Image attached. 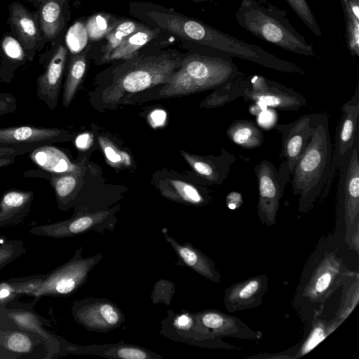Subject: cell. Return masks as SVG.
<instances>
[{"label": "cell", "mask_w": 359, "mask_h": 359, "mask_svg": "<svg viewBox=\"0 0 359 359\" xmlns=\"http://www.w3.org/2000/svg\"><path fill=\"white\" fill-rule=\"evenodd\" d=\"M332 146L328 116L320 113L313 133L292 172V188L299 209L308 210L320 196L330 170Z\"/></svg>", "instance_id": "cell-1"}, {"label": "cell", "mask_w": 359, "mask_h": 359, "mask_svg": "<svg viewBox=\"0 0 359 359\" xmlns=\"http://www.w3.org/2000/svg\"><path fill=\"white\" fill-rule=\"evenodd\" d=\"M232 57L194 53L183 57L180 67L158 92L160 98L185 96L222 87L238 74Z\"/></svg>", "instance_id": "cell-2"}, {"label": "cell", "mask_w": 359, "mask_h": 359, "mask_svg": "<svg viewBox=\"0 0 359 359\" xmlns=\"http://www.w3.org/2000/svg\"><path fill=\"white\" fill-rule=\"evenodd\" d=\"M237 24L252 35L287 51L315 56L312 43L292 26L287 12L263 0H242L235 14Z\"/></svg>", "instance_id": "cell-3"}, {"label": "cell", "mask_w": 359, "mask_h": 359, "mask_svg": "<svg viewBox=\"0 0 359 359\" xmlns=\"http://www.w3.org/2000/svg\"><path fill=\"white\" fill-rule=\"evenodd\" d=\"M183 57L176 53L137 58L123 67L102 93L103 104L116 107L133 94L165 83L180 67Z\"/></svg>", "instance_id": "cell-4"}, {"label": "cell", "mask_w": 359, "mask_h": 359, "mask_svg": "<svg viewBox=\"0 0 359 359\" xmlns=\"http://www.w3.org/2000/svg\"><path fill=\"white\" fill-rule=\"evenodd\" d=\"M81 250L79 248L69 262L49 273L16 279L9 283L17 294H27L35 297L69 294L86 281L89 272L102 258L101 253L82 258Z\"/></svg>", "instance_id": "cell-5"}, {"label": "cell", "mask_w": 359, "mask_h": 359, "mask_svg": "<svg viewBox=\"0 0 359 359\" xmlns=\"http://www.w3.org/2000/svg\"><path fill=\"white\" fill-rule=\"evenodd\" d=\"M254 171L258 187V217L262 224L273 225L292 172L285 160L278 168L271 161L262 160L255 166Z\"/></svg>", "instance_id": "cell-6"}, {"label": "cell", "mask_w": 359, "mask_h": 359, "mask_svg": "<svg viewBox=\"0 0 359 359\" xmlns=\"http://www.w3.org/2000/svg\"><path fill=\"white\" fill-rule=\"evenodd\" d=\"M62 129L20 126L0 128V156H18L56 142L68 140Z\"/></svg>", "instance_id": "cell-7"}, {"label": "cell", "mask_w": 359, "mask_h": 359, "mask_svg": "<svg viewBox=\"0 0 359 359\" xmlns=\"http://www.w3.org/2000/svg\"><path fill=\"white\" fill-rule=\"evenodd\" d=\"M116 209L74 214L71 218L58 222L36 225L29 232L36 236L51 238H67L87 231H113L116 222Z\"/></svg>", "instance_id": "cell-8"}, {"label": "cell", "mask_w": 359, "mask_h": 359, "mask_svg": "<svg viewBox=\"0 0 359 359\" xmlns=\"http://www.w3.org/2000/svg\"><path fill=\"white\" fill-rule=\"evenodd\" d=\"M243 97L245 101L278 110L296 111L306 104L299 92L260 75L249 78Z\"/></svg>", "instance_id": "cell-9"}, {"label": "cell", "mask_w": 359, "mask_h": 359, "mask_svg": "<svg viewBox=\"0 0 359 359\" xmlns=\"http://www.w3.org/2000/svg\"><path fill=\"white\" fill-rule=\"evenodd\" d=\"M341 116L336 129L334 143L332 146L331 166L327 182L321 193H328L334 174L338 170L342 157L353 147L359 137L358 126L359 119V83L353 95L341 107Z\"/></svg>", "instance_id": "cell-10"}, {"label": "cell", "mask_w": 359, "mask_h": 359, "mask_svg": "<svg viewBox=\"0 0 359 359\" xmlns=\"http://www.w3.org/2000/svg\"><path fill=\"white\" fill-rule=\"evenodd\" d=\"M72 313L79 323L90 331L108 332L119 327L124 321L121 309L104 299L75 302Z\"/></svg>", "instance_id": "cell-11"}, {"label": "cell", "mask_w": 359, "mask_h": 359, "mask_svg": "<svg viewBox=\"0 0 359 359\" xmlns=\"http://www.w3.org/2000/svg\"><path fill=\"white\" fill-rule=\"evenodd\" d=\"M320 115L305 114L291 123L275 125L274 128L282 137L280 158L286 161L291 172L302 155Z\"/></svg>", "instance_id": "cell-12"}, {"label": "cell", "mask_w": 359, "mask_h": 359, "mask_svg": "<svg viewBox=\"0 0 359 359\" xmlns=\"http://www.w3.org/2000/svg\"><path fill=\"white\" fill-rule=\"evenodd\" d=\"M182 156L195 174L205 184H222L228 177L236 157L226 149H222L219 155L207 156L181 151Z\"/></svg>", "instance_id": "cell-13"}, {"label": "cell", "mask_w": 359, "mask_h": 359, "mask_svg": "<svg viewBox=\"0 0 359 359\" xmlns=\"http://www.w3.org/2000/svg\"><path fill=\"white\" fill-rule=\"evenodd\" d=\"M342 263L334 254L327 255L319 263L304 290L312 302L327 297L338 285L344 276Z\"/></svg>", "instance_id": "cell-14"}, {"label": "cell", "mask_w": 359, "mask_h": 359, "mask_svg": "<svg viewBox=\"0 0 359 359\" xmlns=\"http://www.w3.org/2000/svg\"><path fill=\"white\" fill-rule=\"evenodd\" d=\"M268 288L266 275L256 276L229 286L224 292V304L229 312L257 307L262 302Z\"/></svg>", "instance_id": "cell-15"}, {"label": "cell", "mask_w": 359, "mask_h": 359, "mask_svg": "<svg viewBox=\"0 0 359 359\" xmlns=\"http://www.w3.org/2000/svg\"><path fill=\"white\" fill-rule=\"evenodd\" d=\"M194 320L213 337L258 339L255 332L238 318L216 310H207L194 316Z\"/></svg>", "instance_id": "cell-16"}, {"label": "cell", "mask_w": 359, "mask_h": 359, "mask_svg": "<svg viewBox=\"0 0 359 359\" xmlns=\"http://www.w3.org/2000/svg\"><path fill=\"white\" fill-rule=\"evenodd\" d=\"M67 49L59 46L53 53L45 72L37 79V95L51 110L57 105Z\"/></svg>", "instance_id": "cell-17"}, {"label": "cell", "mask_w": 359, "mask_h": 359, "mask_svg": "<svg viewBox=\"0 0 359 359\" xmlns=\"http://www.w3.org/2000/svg\"><path fill=\"white\" fill-rule=\"evenodd\" d=\"M164 238L171 245L182 262L204 278L215 282L220 281V274L213 261L189 243L181 245L162 229Z\"/></svg>", "instance_id": "cell-18"}, {"label": "cell", "mask_w": 359, "mask_h": 359, "mask_svg": "<svg viewBox=\"0 0 359 359\" xmlns=\"http://www.w3.org/2000/svg\"><path fill=\"white\" fill-rule=\"evenodd\" d=\"M7 316L22 330L32 332L39 337L46 345L50 359L60 353L61 346L56 337L53 336L44 327L39 317L34 312L25 309L8 308L4 306Z\"/></svg>", "instance_id": "cell-19"}, {"label": "cell", "mask_w": 359, "mask_h": 359, "mask_svg": "<svg viewBox=\"0 0 359 359\" xmlns=\"http://www.w3.org/2000/svg\"><path fill=\"white\" fill-rule=\"evenodd\" d=\"M34 200V192L10 190L0 201V226L18 225L28 215Z\"/></svg>", "instance_id": "cell-20"}, {"label": "cell", "mask_w": 359, "mask_h": 359, "mask_svg": "<svg viewBox=\"0 0 359 359\" xmlns=\"http://www.w3.org/2000/svg\"><path fill=\"white\" fill-rule=\"evenodd\" d=\"M10 20L25 50H32L40 38L38 23L23 5L14 2L10 6Z\"/></svg>", "instance_id": "cell-21"}, {"label": "cell", "mask_w": 359, "mask_h": 359, "mask_svg": "<svg viewBox=\"0 0 359 359\" xmlns=\"http://www.w3.org/2000/svg\"><path fill=\"white\" fill-rule=\"evenodd\" d=\"M158 189L168 199L197 206L206 205L210 199L207 190L175 179H165L159 182Z\"/></svg>", "instance_id": "cell-22"}, {"label": "cell", "mask_w": 359, "mask_h": 359, "mask_svg": "<svg viewBox=\"0 0 359 359\" xmlns=\"http://www.w3.org/2000/svg\"><path fill=\"white\" fill-rule=\"evenodd\" d=\"M30 157L38 166L52 174L84 171L83 166L74 163L64 152L49 144L32 151Z\"/></svg>", "instance_id": "cell-23"}, {"label": "cell", "mask_w": 359, "mask_h": 359, "mask_svg": "<svg viewBox=\"0 0 359 359\" xmlns=\"http://www.w3.org/2000/svg\"><path fill=\"white\" fill-rule=\"evenodd\" d=\"M226 134L233 144L246 149L262 145L264 136L262 130L251 120L237 119L227 128Z\"/></svg>", "instance_id": "cell-24"}, {"label": "cell", "mask_w": 359, "mask_h": 359, "mask_svg": "<svg viewBox=\"0 0 359 359\" xmlns=\"http://www.w3.org/2000/svg\"><path fill=\"white\" fill-rule=\"evenodd\" d=\"M160 29H151L144 26L129 35L124 41L107 56L102 57V62L115 60H130L137 55L139 50L148 42L156 38Z\"/></svg>", "instance_id": "cell-25"}, {"label": "cell", "mask_w": 359, "mask_h": 359, "mask_svg": "<svg viewBox=\"0 0 359 359\" xmlns=\"http://www.w3.org/2000/svg\"><path fill=\"white\" fill-rule=\"evenodd\" d=\"M249 78L239 72L237 76L226 85L213 90L201 102V108L214 109L224 106L243 97L249 86Z\"/></svg>", "instance_id": "cell-26"}, {"label": "cell", "mask_w": 359, "mask_h": 359, "mask_svg": "<svg viewBox=\"0 0 359 359\" xmlns=\"http://www.w3.org/2000/svg\"><path fill=\"white\" fill-rule=\"evenodd\" d=\"M88 50L89 47L70 58L62 95V104L65 107L72 102L83 80L86 71Z\"/></svg>", "instance_id": "cell-27"}, {"label": "cell", "mask_w": 359, "mask_h": 359, "mask_svg": "<svg viewBox=\"0 0 359 359\" xmlns=\"http://www.w3.org/2000/svg\"><path fill=\"white\" fill-rule=\"evenodd\" d=\"M83 172H67L53 174L50 184L53 187L58 207L67 210L74 199L80 187Z\"/></svg>", "instance_id": "cell-28"}, {"label": "cell", "mask_w": 359, "mask_h": 359, "mask_svg": "<svg viewBox=\"0 0 359 359\" xmlns=\"http://www.w3.org/2000/svg\"><path fill=\"white\" fill-rule=\"evenodd\" d=\"M41 32L47 40L53 39L63 28L64 21L60 4L55 0H48L39 11Z\"/></svg>", "instance_id": "cell-29"}, {"label": "cell", "mask_w": 359, "mask_h": 359, "mask_svg": "<svg viewBox=\"0 0 359 359\" xmlns=\"http://www.w3.org/2000/svg\"><path fill=\"white\" fill-rule=\"evenodd\" d=\"M20 328L0 306V358L19 359L15 341Z\"/></svg>", "instance_id": "cell-30"}, {"label": "cell", "mask_w": 359, "mask_h": 359, "mask_svg": "<svg viewBox=\"0 0 359 359\" xmlns=\"http://www.w3.org/2000/svg\"><path fill=\"white\" fill-rule=\"evenodd\" d=\"M145 25L129 19H118L114 27L105 36L106 43L102 48L104 57L116 48L126 38Z\"/></svg>", "instance_id": "cell-31"}, {"label": "cell", "mask_w": 359, "mask_h": 359, "mask_svg": "<svg viewBox=\"0 0 359 359\" xmlns=\"http://www.w3.org/2000/svg\"><path fill=\"white\" fill-rule=\"evenodd\" d=\"M346 27V42L348 50L352 56L359 57V20L351 9L348 0H339Z\"/></svg>", "instance_id": "cell-32"}, {"label": "cell", "mask_w": 359, "mask_h": 359, "mask_svg": "<svg viewBox=\"0 0 359 359\" xmlns=\"http://www.w3.org/2000/svg\"><path fill=\"white\" fill-rule=\"evenodd\" d=\"M118 19L111 14L98 13L89 17L86 23L87 36L90 41H99L107 34Z\"/></svg>", "instance_id": "cell-33"}, {"label": "cell", "mask_w": 359, "mask_h": 359, "mask_svg": "<svg viewBox=\"0 0 359 359\" xmlns=\"http://www.w3.org/2000/svg\"><path fill=\"white\" fill-rule=\"evenodd\" d=\"M104 355L124 359H148L160 357L144 348L121 344L105 348Z\"/></svg>", "instance_id": "cell-34"}, {"label": "cell", "mask_w": 359, "mask_h": 359, "mask_svg": "<svg viewBox=\"0 0 359 359\" xmlns=\"http://www.w3.org/2000/svg\"><path fill=\"white\" fill-rule=\"evenodd\" d=\"M306 26L316 36L322 34L320 26L306 0H285Z\"/></svg>", "instance_id": "cell-35"}, {"label": "cell", "mask_w": 359, "mask_h": 359, "mask_svg": "<svg viewBox=\"0 0 359 359\" xmlns=\"http://www.w3.org/2000/svg\"><path fill=\"white\" fill-rule=\"evenodd\" d=\"M26 251L22 241L0 238V270Z\"/></svg>", "instance_id": "cell-36"}, {"label": "cell", "mask_w": 359, "mask_h": 359, "mask_svg": "<svg viewBox=\"0 0 359 359\" xmlns=\"http://www.w3.org/2000/svg\"><path fill=\"white\" fill-rule=\"evenodd\" d=\"M99 142L110 165L121 167L130 164V160L127 154L119 150L110 140L100 137Z\"/></svg>", "instance_id": "cell-37"}, {"label": "cell", "mask_w": 359, "mask_h": 359, "mask_svg": "<svg viewBox=\"0 0 359 359\" xmlns=\"http://www.w3.org/2000/svg\"><path fill=\"white\" fill-rule=\"evenodd\" d=\"M330 325L328 327L325 326V325L320 322L313 326L308 338L305 340L299 350V356L301 357L305 355L323 340L332 332L330 331Z\"/></svg>", "instance_id": "cell-38"}, {"label": "cell", "mask_w": 359, "mask_h": 359, "mask_svg": "<svg viewBox=\"0 0 359 359\" xmlns=\"http://www.w3.org/2000/svg\"><path fill=\"white\" fill-rule=\"evenodd\" d=\"M86 32V28L83 25H81V24L78 23L75 24L69 29L67 36V43L69 49L73 53H76L77 54L83 49L85 46L86 41L77 39H82L83 36H87V34H84Z\"/></svg>", "instance_id": "cell-39"}, {"label": "cell", "mask_w": 359, "mask_h": 359, "mask_svg": "<svg viewBox=\"0 0 359 359\" xmlns=\"http://www.w3.org/2000/svg\"><path fill=\"white\" fill-rule=\"evenodd\" d=\"M2 48L6 55L12 59L22 60L24 58L21 45L13 37H5L2 42Z\"/></svg>", "instance_id": "cell-40"}, {"label": "cell", "mask_w": 359, "mask_h": 359, "mask_svg": "<svg viewBox=\"0 0 359 359\" xmlns=\"http://www.w3.org/2000/svg\"><path fill=\"white\" fill-rule=\"evenodd\" d=\"M16 98L10 93H0V116L15 111Z\"/></svg>", "instance_id": "cell-41"}, {"label": "cell", "mask_w": 359, "mask_h": 359, "mask_svg": "<svg viewBox=\"0 0 359 359\" xmlns=\"http://www.w3.org/2000/svg\"><path fill=\"white\" fill-rule=\"evenodd\" d=\"M226 202L229 209L235 210L239 208L243 203L242 195L239 192L231 191L227 195Z\"/></svg>", "instance_id": "cell-42"}, {"label": "cell", "mask_w": 359, "mask_h": 359, "mask_svg": "<svg viewBox=\"0 0 359 359\" xmlns=\"http://www.w3.org/2000/svg\"><path fill=\"white\" fill-rule=\"evenodd\" d=\"M89 143L90 137L86 133L79 135L76 140V144L78 148H86Z\"/></svg>", "instance_id": "cell-43"}, {"label": "cell", "mask_w": 359, "mask_h": 359, "mask_svg": "<svg viewBox=\"0 0 359 359\" xmlns=\"http://www.w3.org/2000/svg\"><path fill=\"white\" fill-rule=\"evenodd\" d=\"M16 156H0V168L11 165Z\"/></svg>", "instance_id": "cell-44"}, {"label": "cell", "mask_w": 359, "mask_h": 359, "mask_svg": "<svg viewBox=\"0 0 359 359\" xmlns=\"http://www.w3.org/2000/svg\"><path fill=\"white\" fill-rule=\"evenodd\" d=\"M348 1L355 18L359 20V0H348Z\"/></svg>", "instance_id": "cell-45"}, {"label": "cell", "mask_w": 359, "mask_h": 359, "mask_svg": "<svg viewBox=\"0 0 359 359\" xmlns=\"http://www.w3.org/2000/svg\"><path fill=\"white\" fill-rule=\"evenodd\" d=\"M190 1L194 3H201V2H208V1L212 2L213 1V0H190Z\"/></svg>", "instance_id": "cell-46"}, {"label": "cell", "mask_w": 359, "mask_h": 359, "mask_svg": "<svg viewBox=\"0 0 359 359\" xmlns=\"http://www.w3.org/2000/svg\"><path fill=\"white\" fill-rule=\"evenodd\" d=\"M0 238H1V236H0Z\"/></svg>", "instance_id": "cell-47"}]
</instances>
